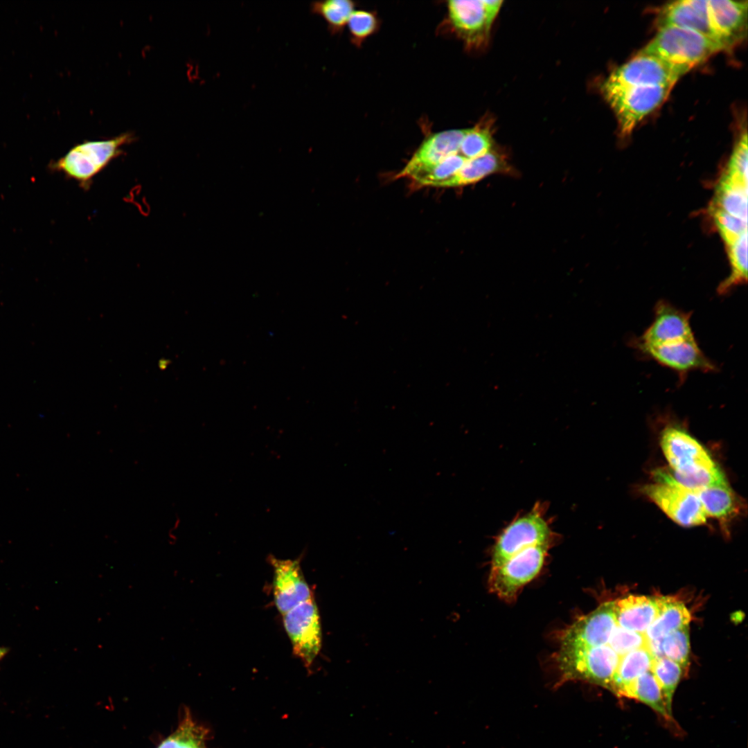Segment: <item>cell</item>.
Wrapping results in <instances>:
<instances>
[{
  "mask_svg": "<svg viewBox=\"0 0 748 748\" xmlns=\"http://www.w3.org/2000/svg\"><path fill=\"white\" fill-rule=\"evenodd\" d=\"M672 88V86H642L603 91L615 114L621 135L630 134L645 116L666 100Z\"/></svg>",
  "mask_w": 748,
  "mask_h": 748,
  "instance_id": "obj_7",
  "label": "cell"
},
{
  "mask_svg": "<svg viewBox=\"0 0 748 748\" xmlns=\"http://www.w3.org/2000/svg\"><path fill=\"white\" fill-rule=\"evenodd\" d=\"M616 624L644 634L659 613L657 598L630 595L614 601Z\"/></svg>",
  "mask_w": 748,
  "mask_h": 748,
  "instance_id": "obj_17",
  "label": "cell"
},
{
  "mask_svg": "<svg viewBox=\"0 0 748 748\" xmlns=\"http://www.w3.org/2000/svg\"><path fill=\"white\" fill-rule=\"evenodd\" d=\"M660 26L670 25L695 31L725 50L711 21L708 0H680L670 3L660 11Z\"/></svg>",
  "mask_w": 748,
  "mask_h": 748,
  "instance_id": "obj_12",
  "label": "cell"
},
{
  "mask_svg": "<svg viewBox=\"0 0 748 748\" xmlns=\"http://www.w3.org/2000/svg\"><path fill=\"white\" fill-rule=\"evenodd\" d=\"M653 320L643 334L630 341L650 344L676 337L695 336L691 326V312H685L665 300L654 307Z\"/></svg>",
  "mask_w": 748,
  "mask_h": 748,
  "instance_id": "obj_13",
  "label": "cell"
},
{
  "mask_svg": "<svg viewBox=\"0 0 748 748\" xmlns=\"http://www.w3.org/2000/svg\"><path fill=\"white\" fill-rule=\"evenodd\" d=\"M622 697L638 700L651 708L665 720H673L668 713L660 686L649 670L638 677L625 689Z\"/></svg>",
  "mask_w": 748,
  "mask_h": 748,
  "instance_id": "obj_24",
  "label": "cell"
},
{
  "mask_svg": "<svg viewBox=\"0 0 748 748\" xmlns=\"http://www.w3.org/2000/svg\"><path fill=\"white\" fill-rule=\"evenodd\" d=\"M492 139L487 128L467 129L462 140L460 153L467 159L482 156L492 150Z\"/></svg>",
  "mask_w": 748,
  "mask_h": 748,
  "instance_id": "obj_29",
  "label": "cell"
},
{
  "mask_svg": "<svg viewBox=\"0 0 748 748\" xmlns=\"http://www.w3.org/2000/svg\"><path fill=\"white\" fill-rule=\"evenodd\" d=\"M5 653H6V650L3 649V648H0V659L3 657V656L5 654Z\"/></svg>",
  "mask_w": 748,
  "mask_h": 748,
  "instance_id": "obj_34",
  "label": "cell"
},
{
  "mask_svg": "<svg viewBox=\"0 0 748 748\" xmlns=\"http://www.w3.org/2000/svg\"><path fill=\"white\" fill-rule=\"evenodd\" d=\"M448 10L455 29L471 42L483 39L494 20L488 14L483 1H449Z\"/></svg>",
  "mask_w": 748,
  "mask_h": 748,
  "instance_id": "obj_16",
  "label": "cell"
},
{
  "mask_svg": "<svg viewBox=\"0 0 748 748\" xmlns=\"http://www.w3.org/2000/svg\"><path fill=\"white\" fill-rule=\"evenodd\" d=\"M642 491L680 526L691 527L706 522V515L695 491L672 482L648 484L642 488Z\"/></svg>",
  "mask_w": 748,
  "mask_h": 748,
  "instance_id": "obj_10",
  "label": "cell"
},
{
  "mask_svg": "<svg viewBox=\"0 0 748 748\" xmlns=\"http://www.w3.org/2000/svg\"><path fill=\"white\" fill-rule=\"evenodd\" d=\"M747 133L742 132L733 148L726 173L747 184Z\"/></svg>",
  "mask_w": 748,
  "mask_h": 748,
  "instance_id": "obj_32",
  "label": "cell"
},
{
  "mask_svg": "<svg viewBox=\"0 0 748 748\" xmlns=\"http://www.w3.org/2000/svg\"><path fill=\"white\" fill-rule=\"evenodd\" d=\"M683 670L678 663L666 657L654 659L650 670L660 686L668 713L671 716L673 695L682 677Z\"/></svg>",
  "mask_w": 748,
  "mask_h": 748,
  "instance_id": "obj_26",
  "label": "cell"
},
{
  "mask_svg": "<svg viewBox=\"0 0 748 748\" xmlns=\"http://www.w3.org/2000/svg\"><path fill=\"white\" fill-rule=\"evenodd\" d=\"M552 546L540 544L526 548L496 568L490 569L488 587L490 592L510 603L521 589L542 570Z\"/></svg>",
  "mask_w": 748,
  "mask_h": 748,
  "instance_id": "obj_5",
  "label": "cell"
},
{
  "mask_svg": "<svg viewBox=\"0 0 748 748\" xmlns=\"http://www.w3.org/2000/svg\"><path fill=\"white\" fill-rule=\"evenodd\" d=\"M688 71L656 57L639 53L617 67L607 78L603 91L628 87L672 86Z\"/></svg>",
  "mask_w": 748,
  "mask_h": 748,
  "instance_id": "obj_8",
  "label": "cell"
},
{
  "mask_svg": "<svg viewBox=\"0 0 748 748\" xmlns=\"http://www.w3.org/2000/svg\"><path fill=\"white\" fill-rule=\"evenodd\" d=\"M712 24L724 49L742 38L747 27V1L708 0Z\"/></svg>",
  "mask_w": 748,
  "mask_h": 748,
  "instance_id": "obj_14",
  "label": "cell"
},
{
  "mask_svg": "<svg viewBox=\"0 0 748 748\" xmlns=\"http://www.w3.org/2000/svg\"><path fill=\"white\" fill-rule=\"evenodd\" d=\"M721 48L705 36L690 29L660 26L652 40L639 51L689 71Z\"/></svg>",
  "mask_w": 748,
  "mask_h": 748,
  "instance_id": "obj_2",
  "label": "cell"
},
{
  "mask_svg": "<svg viewBox=\"0 0 748 748\" xmlns=\"http://www.w3.org/2000/svg\"><path fill=\"white\" fill-rule=\"evenodd\" d=\"M730 259L731 272L718 287L720 295L727 294L738 285L747 280V232L742 234L733 243L727 246Z\"/></svg>",
  "mask_w": 748,
  "mask_h": 748,
  "instance_id": "obj_25",
  "label": "cell"
},
{
  "mask_svg": "<svg viewBox=\"0 0 748 748\" xmlns=\"http://www.w3.org/2000/svg\"><path fill=\"white\" fill-rule=\"evenodd\" d=\"M660 445L670 470L656 471L657 481L672 482L693 491L727 481L704 447L681 427L667 425Z\"/></svg>",
  "mask_w": 748,
  "mask_h": 748,
  "instance_id": "obj_1",
  "label": "cell"
},
{
  "mask_svg": "<svg viewBox=\"0 0 748 748\" xmlns=\"http://www.w3.org/2000/svg\"><path fill=\"white\" fill-rule=\"evenodd\" d=\"M543 504H536L526 514L513 520L496 538L491 552L490 569L499 567L518 552L530 546L554 542Z\"/></svg>",
  "mask_w": 748,
  "mask_h": 748,
  "instance_id": "obj_4",
  "label": "cell"
},
{
  "mask_svg": "<svg viewBox=\"0 0 748 748\" xmlns=\"http://www.w3.org/2000/svg\"><path fill=\"white\" fill-rule=\"evenodd\" d=\"M508 170L504 157L491 150L479 157L469 159L450 184L449 188L477 183L484 177Z\"/></svg>",
  "mask_w": 748,
  "mask_h": 748,
  "instance_id": "obj_23",
  "label": "cell"
},
{
  "mask_svg": "<svg viewBox=\"0 0 748 748\" xmlns=\"http://www.w3.org/2000/svg\"><path fill=\"white\" fill-rule=\"evenodd\" d=\"M269 560L273 569L274 600L282 615L313 597L299 559L283 560L270 555Z\"/></svg>",
  "mask_w": 748,
  "mask_h": 748,
  "instance_id": "obj_11",
  "label": "cell"
},
{
  "mask_svg": "<svg viewBox=\"0 0 748 748\" xmlns=\"http://www.w3.org/2000/svg\"><path fill=\"white\" fill-rule=\"evenodd\" d=\"M643 357L675 372L683 382L692 371L715 372L718 366L702 350L695 336L652 344L629 343Z\"/></svg>",
  "mask_w": 748,
  "mask_h": 748,
  "instance_id": "obj_6",
  "label": "cell"
},
{
  "mask_svg": "<svg viewBox=\"0 0 748 748\" xmlns=\"http://www.w3.org/2000/svg\"><path fill=\"white\" fill-rule=\"evenodd\" d=\"M653 659L645 646L620 657L608 689L617 696L622 697L632 682L650 670Z\"/></svg>",
  "mask_w": 748,
  "mask_h": 748,
  "instance_id": "obj_19",
  "label": "cell"
},
{
  "mask_svg": "<svg viewBox=\"0 0 748 748\" xmlns=\"http://www.w3.org/2000/svg\"><path fill=\"white\" fill-rule=\"evenodd\" d=\"M711 212L715 223L727 246L733 243L742 234L747 232V221L732 216L719 209L712 208Z\"/></svg>",
  "mask_w": 748,
  "mask_h": 748,
  "instance_id": "obj_31",
  "label": "cell"
},
{
  "mask_svg": "<svg viewBox=\"0 0 748 748\" xmlns=\"http://www.w3.org/2000/svg\"><path fill=\"white\" fill-rule=\"evenodd\" d=\"M293 653L306 667L312 666L321 647V628L314 597L283 614Z\"/></svg>",
  "mask_w": 748,
  "mask_h": 748,
  "instance_id": "obj_9",
  "label": "cell"
},
{
  "mask_svg": "<svg viewBox=\"0 0 748 748\" xmlns=\"http://www.w3.org/2000/svg\"><path fill=\"white\" fill-rule=\"evenodd\" d=\"M659 613L644 635L648 640L661 638L688 626L692 617L686 605L670 597L657 598Z\"/></svg>",
  "mask_w": 748,
  "mask_h": 748,
  "instance_id": "obj_18",
  "label": "cell"
},
{
  "mask_svg": "<svg viewBox=\"0 0 748 748\" xmlns=\"http://www.w3.org/2000/svg\"><path fill=\"white\" fill-rule=\"evenodd\" d=\"M207 733L208 731L186 713L177 730L157 748H208Z\"/></svg>",
  "mask_w": 748,
  "mask_h": 748,
  "instance_id": "obj_27",
  "label": "cell"
},
{
  "mask_svg": "<svg viewBox=\"0 0 748 748\" xmlns=\"http://www.w3.org/2000/svg\"><path fill=\"white\" fill-rule=\"evenodd\" d=\"M466 132L467 130H452L430 136L416 151L398 177H403L409 173L429 167L448 156L460 152L461 144Z\"/></svg>",
  "mask_w": 748,
  "mask_h": 748,
  "instance_id": "obj_15",
  "label": "cell"
},
{
  "mask_svg": "<svg viewBox=\"0 0 748 748\" xmlns=\"http://www.w3.org/2000/svg\"><path fill=\"white\" fill-rule=\"evenodd\" d=\"M645 643L644 634L625 630L616 624L607 645L620 657L632 650L645 647Z\"/></svg>",
  "mask_w": 748,
  "mask_h": 748,
  "instance_id": "obj_30",
  "label": "cell"
},
{
  "mask_svg": "<svg viewBox=\"0 0 748 748\" xmlns=\"http://www.w3.org/2000/svg\"><path fill=\"white\" fill-rule=\"evenodd\" d=\"M312 12L321 15L332 30H337L348 21L353 3L348 0H328L311 3Z\"/></svg>",
  "mask_w": 748,
  "mask_h": 748,
  "instance_id": "obj_28",
  "label": "cell"
},
{
  "mask_svg": "<svg viewBox=\"0 0 748 748\" xmlns=\"http://www.w3.org/2000/svg\"><path fill=\"white\" fill-rule=\"evenodd\" d=\"M645 647L654 659L666 657L686 669L688 666L690 654L688 626L659 639H646Z\"/></svg>",
  "mask_w": 748,
  "mask_h": 748,
  "instance_id": "obj_22",
  "label": "cell"
},
{
  "mask_svg": "<svg viewBox=\"0 0 748 748\" xmlns=\"http://www.w3.org/2000/svg\"><path fill=\"white\" fill-rule=\"evenodd\" d=\"M134 139L132 133H123L108 139L83 142L71 148L55 166L88 190L94 177L121 156L123 147Z\"/></svg>",
  "mask_w": 748,
  "mask_h": 748,
  "instance_id": "obj_3",
  "label": "cell"
},
{
  "mask_svg": "<svg viewBox=\"0 0 748 748\" xmlns=\"http://www.w3.org/2000/svg\"><path fill=\"white\" fill-rule=\"evenodd\" d=\"M712 208L747 221V184L724 173L717 187Z\"/></svg>",
  "mask_w": 748,
  "mask_h": 748,
  "instance_id": "obj_20",
  "label": "cell"
},
{
  "mask_svg": "<svg viewBox=\"0 0 748 748\" xmlns=\"http://www.w3.org/2000/svg\"><path fill=\"white\" fill-rule=\"evenodd\" d=\"M347 23L353 37L357 40H362L375 30L377 22L373 13L357 10L352 12Z\"/></svg>",
  "mask_w": 748,
  "mask_h": 748,
  "instance_id": "obj_33",
  "label": "cell"
},
{
  "mask_svg": "<svg viewBox=\"0 0 748 748\" xmlns=\"http://www.w3.org/2000/svg\"><path fill=\"white\" fill-rule=\"evenodd\" d=\"M695 492L706 516L726 521L737 513V499L727 481Z\"/></svg>",
  "mask_w": 748,
  "mask_h": 748,
  "instance_id": "obj_21",
  "label": "cell"
}]
</instances>
